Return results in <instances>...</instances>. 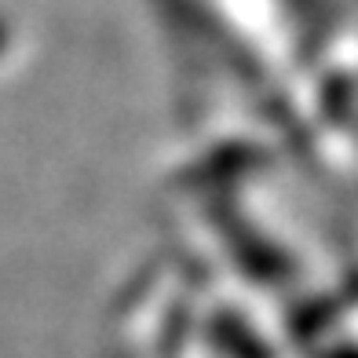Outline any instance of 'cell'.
<instances>
[{"mask_svg": "<svg viewBox=\"0 0 358 358\" xmlns=\"http://www.w3.org/2000/svg\"><path fill=\"white\" fill-rule=\"evenodd\" d=\"M0 52H4V26H0Z\"/></svg>", "mask_w": 358, "mask_h": 358, "instance_id": "obj_1", "label": "cell"}]
</instances>
